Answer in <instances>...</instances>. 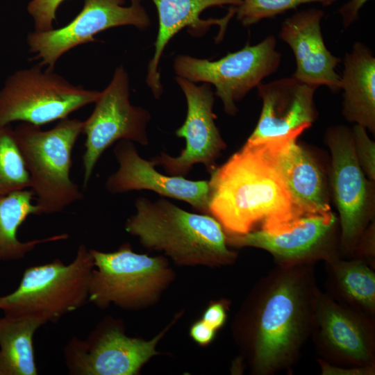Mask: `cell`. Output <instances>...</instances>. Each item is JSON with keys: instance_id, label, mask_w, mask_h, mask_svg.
<instances>
[{"instance_id": "ba28073f", "label": "cell", "mask_w": 375, "mask_h": 375, "mask_svg": "<svg viewBox=\"0 0 375 375\" xmlns=\"http://www.w3.org/2000/svg\"><path fill=\"white\" fill-rule=\"evenodd\" d=\"M89 250L94 268L88 301L100 308L110 303L124 308H138L162 288L169 274L161 257L135 253L129 244L114 252Z\"/></svg>"}, {"instance_id": "8992f818", "label": "cell", "mask_w": 375, "mask_h": 375, "mask_svg": "<svg viewBox=\"0 0 375 375\" xmlns=\"http://www.w3.org/2000/svg\"><path fill=\"white\" fill-rule=\"evenodd\" d=\"M41 67L19 69L7 78L0 90V125L19 121L40 126L68 117L98 99L99 91L72 84Z\"/></svg>"}, {"instance_id": "5b68a950", "label": "cell", "mask_w": 375, "mask_h": 375, "mask_svg": "<svg viewBox=\"0 0 375 375\" xmlns=\"http://www.w3.org/2000/svg\"><path fill=\"white\" fill-rule=\"evenodd\" d=\"M94 268L93 258L83 244L69 264L57 258L28 267L16 290L0 297V310L6 316L36 317L45 324L58 322L89 301Z\"/></svg>"}, {"instance_id": "ac0fdd59", "label": "cell", "mask_w": 375, "mask_h": 375, "mask_svg": "<svg viewBox=\"0 0 375 375\" xmlns=\"http://www.w3.org/2000/svg\"><path fill=\"white\" fill-rule=\"evenodd\" d=\"M159 20L154 43V54L149 62L146 81L154 97L162 93L158 65L169 40L181 29L188 28L193 36H201L212 25L220 26V33L235 14L242 0H152Z\"/></svg>"}, {"instance_id": "5bb4252c", "label": "cell", "mask_w": 375, "mask_h": 375, "mask_svg": "<svg viewBox=\"0 0 375 375\" xmlns=\"http://www.w3.org/2000/svg\"><path fill=\"white\" fill-rule=\"evenodd\" d=\"M163 333L150 341L129 338L118 326H101L85 339L71 338L63 349L72 375H133L152 356Z\"/></svg>"}, {"instance_id": "7c38bea8", "label": "cell", "mask_w": 375, "mask_h": 375, "mask_svg": "<svg viewBox=\"0 0 375 375\" xmlns=\"http://www.w3.org/2000/svg\"><path fill=\"white\" fill-rule=\"evenodd\" d=\"M318 358L340 366L375 365V318L318 292L310 335Z\"/></svg>"}, {"instance_id": "3957f363", "label": "cell", "mask_w": 375, "mask_h": 375, "mask_svg": "<svg viewBox=\"0 0 375 375\" xmlns=\"http://www.w3.org/2000/svg\"><path fill=\"white\" fill-rule=\"evenodd\" d=\"M126 231L146 248L163 251L184 265L220 266L233 263L237 253L228 248L221 224L208 214L188 212L160 198L138 197Z\"/></svg>"}, {"instance_id": "4316f807", "label": "cell", "mask_w": 375, "mask_h": 375, "mask_svg": "<svg viewBox=\"0 0 375 375\" xmlns=\"http://www.w3.org/2000/svg\"><path fill=\"white\" fill-rule=\"evenodd\" d=\"M356 156L367 178L375 181V143L367 133V129L355 124L351 130Z\"/></svg>"}, {"instance_id": "2e32d148", "label": "cell", "mask_w": 375, "mask_h": 375, "mask_svg": "<svg viewBox=\"0 0 375 375\" xmlns=\"http://www.w3.org/2000/svg\"><path fill=\"white\" fill-rule=\"evenodd\" d=\"M113 152L119 167L106 179L105 186L110 193L151 190L161 197L185 201L203 214H210L208 181L162 174L155 169L151 160L140 156L133 142L129 140H119Z\"/></svg>"}, {"instance_id": "e0dca14e", "label": "cell", "mask_w": 375, "mask_h": 375, "mask_svg": "<svg viewBox=\"0 0 375 375\" xmlns=\"http://www.w3.org/2000/svg\"><path fill=\"white\" fill-rule=\"evenodd\" d=\"M303 131L254 143L283 179L302 215L331 210L324 172L313 156L297 143Z\"/></svg>"}, {"instance_id": "f1b7e54d", "label": "cell", "mask_w": 375, "mask_h": 375, "mask_svg": "<svg viewBox=\"0 0 375 375\" xmlns=\"http://www.w3.org/2000/svg\"><path fill=\"white\" fill-rule=\"evenodd\" d=\"M365 260L375 269V222L372 220L359 237L351 258Z\"/></svg>"}, {"instance_id": "d4e9b609", "label": "cell", "mask_w": 375, "mask_h": 375, "mask_svg": "<svg viewBox=\"0 0 375 375\" xmlns=\"http://www.w3.org/2000/svg\"><path fill=\"white\" fill-rule=\"evenodd\" d=\"M31 181L14 130L0 125V195L30 188Z\"/></svg>"}, {"instance_id": "83f0119b", "label": "cell", "mask_w": 375, "mask_h": 375, "mask_svg": "<svg viewBox=\"0 0 375 375\" xmlns=\"http://www.w3.org/2000/svg\"><path fill=\"white\" fill-rule=\"evenodd\" d=\"M65 0H31L27 10L32 17L36 32H42L53 28L56 20V11Z\"/></svg>"}, {"instance_id": "484cf974", "label": "cell", "mask_w": 375, "mask_h": 375, "mask_svg": "<svg viewBox=\"0 0 375 375\" xmlns=\"http://www.w3.org/2000/svg\"><path fill=\"white\" fill-rule=\"evenodd\" d=\"M336 0H242L236 6L237 19L244 26L281 15L299 6L310 3H319L329 6Z\"/></svg>"}, {"instance_id": "8fae6325", "label": "cell", "mask_w": 375, "mask_h": 375, "mask_svg": "<svg viewBox=\"0 0 375 375\" xmlns=\"http://www.w3.org/2000/svg\"><path fill=\"white\" fill-rule=\"evenodd\" d=\"M85 0L81 11L67 25L42 32H31L27 37L29 51L41 66L53 69L66 52L83 44L95 42L94 35L108 28L133 26L144 30L150 18L141 0Z\"/></svg>"}, {"instance_id": "cb8c5ba5", "label": "cell", "mask_w": 375, "mask_h": 375, "mask_svg": "<svg viewBox=\"0 0 375 375\" xmlns=\"http://www.w3.org/2000/svg\"><path fill=\"white\" fill-rule=\"evenodd\" d=\"M44 324L36 317H0V375L38 374L33 336Z\"/></svg>"}, {"instance_id": "9c48e42d", "label": "cell", "mask_w": 375, "mask_h": 375, "mask_svg": "<svg viewBox=\"0 0 375 375\" xmlns=\"http://www.w3.org/2000/svg\"><path fill=\"white\" fill-rule=\"evenodd\" d=\"M326 142L331 153V185L340 217V255L351 258L361 233L374 219V182L358 163L351 130L331 127Z\"/></svg>"}, {"instance_id": "4dcf8cb0", "label": "cell", "mask_w": 375, "mask_h": 375, "mask_svg": "<svg viewBox=\"0 0 375 375\" xmlns=\"http://www.w3.org/2000/svg\"><path fill=\"white\" fill-rule=\"evenodd\" d=\"M226 319V308L222 302L210 305L205 310L202 320L215 330L221 328Z\"/></svg>"}, {"instance_id": "d6986e66", "label": "cell", "mask_w": 375, "mask_h": 375, "mask_svg": "<svg viewBox=\"0 0 375 375\" xmlns=\"http://www.w3.org/2000/svg\"><path fill=\"white\" fill-rule=\"evenodd\" d=\"M262 101L257 125L246 142L254 143L304 131L317 115L314 94L318 88L294 77L284 78L258 86Z\"/></svg>"}, {"instance_id": "f546056e", "label": "cell", "mask_w": 375, "mask_h": 375, "mask_svg": "<svg viewBox=\"0 0 375 375\" xmlns=\"http://www.w3.org/2000/svg\"><path fill=\"white\" fill-rule=\"evenodd\" d=\"M322 375H374L375 365L340 366L317 358Z\"/></svg>"}, {"instance_id": "9a60e30c", "label": "cell", "mask_w": 375, "mask_h": 375, "mask_svg": "<svg viewBox=\"0 0 375 375\" xmlns=\"http://www.w3.org/2000/svg\"><path fill=\"white\" fill-rule=\"evenodd\" d=\"M176 81L185 96L188 109L183 124L175 133L185 138V147L176 157L161 153L151 162L155 166H162L170 176H185L197 163L203 165L210 173L226 147L215 122L214 93L208 83L197 86L180 76Z\"/></svg>"}, {"instance_id": "4fadbf2b", "label": "cell", "mask_w": 375, "mask_h": 375, "mask_svg": "<svg viewBox=\"0 0 375 375\" xmlns=\"http://www.w3.org/2000/svg\"><path fill=\"white\" fill-rule=\"evenodd\" d=\"M339 222L331 210L306 215L290 226L275 232L251 231L226 236L227 244L251 247L270 253L278 265L326 261L340 256Z\"/></svg>"}, {"instance_id": "52a82bcc", "label": "cell", "mask_w": 375, "mask_h": 375, "mask_svg": "<svg viewBox=\"0 0 375 375\" xmlns=\"http://www.w3.org/2000/svg\"><path fill=\"white\" fill-rule=\"evenodd\" d=\"M276 45L275 37L269 35L256 45L247 44L215 61L180 55L174 60V68L178 76L213 85L226 114L234 115L238 111L235 103L277 71L281 55Z\"/></svg>"}, {"instance_id": "7402d4cb", "label": "cell", "mask_w": 375, "mask_h": 375, "mask_svg": "<svg viewBox=\"0 0 375 375\" xmlns=\"http://www.w3.org/2000/svg\"><path fill=\"white\" fill-rule=\"evenodd\" d=\"M326 294L349 308L375 318V271L365 260L340 256L324 261Z\"/></svg>"}, {"instance_id": "603a6c76", "label": "cell", "mask_w": 375, "mask_h": 375, "mask_svg": "<svg viewBox=\"0 0 375 375\" xmlns=\"http://www.w3.org/2000/svg\"><path fill=\"white\" fill-rule=\"evenodd\" d=\"M31 190H22L0 195V262L23 259L37 246L47 242L66 240V233L42 239L20 241L18 228L31 215H39L38 206Z\"/></svg>"}, {"instance_id": "44dd1931", "label": "cell", "mask_w": 375, "mask_h": 375, "mask_svg": "<svg viewBox=\"0 0 375 375\" xmlns=\"http://www.w3.org/2000/svg\"><path fill=\"white\" fill-rule=\"evenodd\" d=\"M342 114L346 119L375 132V58L364 44L346 53L340 76Z\"/></svg>"}, {"instance_id": "277c9868", "label": "cell", "mask_w": 375, "mask_h": 375, "mask_svg": "<svg viewBox=\"0 0 375 375\" xmlns=\"http://www.w3.org/2000/svg\"><path fill=\"white\" fill-rule=\"evenodd\" d=\"M83 125V121L66 117L47 131L26 122L14 129L40 215L60 212L83 198L70 177L72 150Z\"/></svg>"}, {"instance_id": "7a4b0ae2", "label": "cell", "mask_w": 375, "mask_h": 375, "mask_svg": "<svg viewBox=\"0 0 375 375\" xmlns=\"http://www.w3.org/2000/svg\"><path fill=\"white\" fill-rule=\"evenodd\" d=\"M209 212L229 235L287 228L302 215L280 174L259 149L244 144L210 172Z\"/></svg>"}, {"instance_id": "6da1fadb", "label": "cell", "mask_w": 375, "mask_h": 375, "mask_svg": "<svg viewBox=\"0 0 375 375\" xmlns=\"http://www.w3.org/2000/svg\"><path fill=\"white\" fill-rule=\"evenodd\" d=\"M314 263L278 265L256 284L243 320L252 372L290 374L310 338L319 288Z\"/></svg>"}, {"instance_id": "30bf717a", "label": "cell", "mask_w": 375, "mask_h": 375, "mask_svg": "<svg viewBox=\"0 0 375 375\" xmlns=\"http://www.w3.org/2000/svg\"><path fill=\"white\" fill-rule=\"evenodd\" d=\"M94 103L93 112L83 125L86 137L83 156L85 188L100 157L115 142L126 140L149 144L147 127L151 116L146 109L131 103L128 76L123 66L116 68Z\"/></svg>"}, {"instance_id": "ffe728a7", "label": "cell", "mask_w": 375, "mask_h": 375, "mask_svg": "<svg viewBox=\"0 0 375 375\" xmlns=\"http://www.w3.org/2000/svg\"><path fill=\"white\" fill-rule=\"evenodd\" d=\"M323 10L310 8L296 12L283 23L280 38L292 49L297 69L292 76L317 87L325 85L333 92L340 90V76L335 69L341 59L325 45L321 31Z\"/></svg>"}, {"instance_id": "d6a6232c", "label": "cell", "mask_w": 375, "mask_h": 375, "mask_svg": "<svg viewBox=\"0 0 375 375\" xmlns=\"http://www.w3.org/2000/svg\"><path fill=\"white\" fill-rule=\"evenodd\" d=\"M367 1L350 0L338 10L344 28L349 27L358 19L359 10Z\"/></svg>"}, {"instance_id": "1f68e13d", "label": "cell", "mask_w": 375, "mask_h": 375, "mask_svg": "<svg viewBox=\"0 0 375 375\" xmlns=\"http://www.w3.org/2000/svg\"><path fill=\"white\" fill-rule=\"evenodd\" d=\"M216 330L203 320L195 322L190 328V335L197 343L202 345L209 344L215 338Z\"/></svg>"}]
</instances>
